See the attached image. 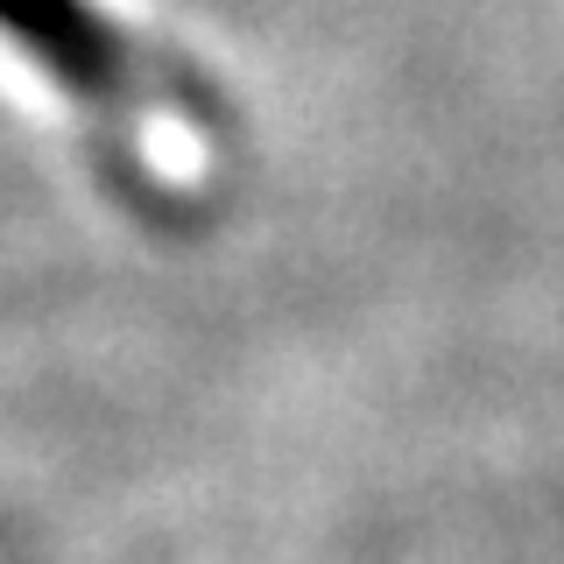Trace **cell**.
Returning <instances> with one entry per match:
<instances>
[{
  "instance_id": "6da1fadb",
  "label": "cell",
  "mask_w": 564,
  "mask_h": 564,
  "mask_svg": "<svg viewBox=\"0 0 564 564\" xmlns=\"http://www.w3.org/2000/svg\"><path fill=\"white\" fill-rule=\"evenodd\" d=\"M0 14H8L14 43L85 106L106 184L134 212H149V219H176V198L149 176V155H141V141H134V113L155 106V113L184 120V128H198L212 141H234L240 134L234 99H226L184 50H163V43H149V35L120 29L93 0H0Z\"/></svg>"
}]
</instances>
